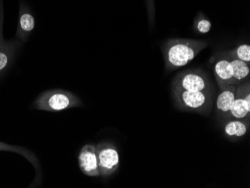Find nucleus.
<instances>
[{"label":"nucleus","instance_id":"1","mask_svg":"<svg viewBox=\"0 0 250 188\" xmlns=\"http://www.w3.org/2000/svg\"><path fill=\"white\" fill-rule=\"evenodd\" d=\"M208 42L193 39H171L162 47L166 71H174L194 60Z\"/></svg>","mask_w":250,"mask_h":188},{"label":"nucleus","instance_id":"2","mask_svg":"<svg viewBox=\"0 0 250 188\" xmlns=\"http://www.w3.org/2000/svg\"><path fill=\"white\" fill-rule=\"evenodd\" d=\"M176 107L182 111L209 115L213 107V91H182L172 89Z\"/></svg>","mask_w":250,"mask_h":188},{"label":"nucleus","instance_id":"3","mask_svg":"<svg viewBox=\"0 0 250 188\" xmlns=\"http://www.w3.org/2000/svg\"><path fill=\"white\" fill-rule=\"evenodd\" d=\"M83 106L81 99L72 92L63 89H52L40 94L35 102V109L48 112H60Z\"/></svg>","mask_w":250,"mask_h":188},{"label":"nucleus","instance_id":"4","mask_svg":"<svg viewBox=\"0 0 250 188\" xmlns=\"http://www.w3.org/2000/svg\"><path fill=\"white\" fill-rule=\"evenodd\" d=\"M172 89L182 91H213L208 76L201 69H189L175 76Z\"/></svg>","mask_w":250,"mask_h":188},{"label":"nucleus","instance_id":"5","mask_svg":"<svg viewBox=\"0 0 250 188\" xmlns=\"http://www.w3.org/2000/svg\"><path fill=\"white\" fill-rule=\"evenodd\" d=\"M97 159L100 175L108 178L117 172L120 164L119 151L113 143L101 142L97 144Z\"/></svg>","mask_w":250,"mask_h":188},{"label":"nucleus","instance_id":"6","mask_svg":"<svg viewBox=\"0 0 250 188\" xmlns=\"http://www.w3.org/2000/svg\"><path fill=\"white\" fill-rule=\"evenodd\" d=\"M4 5L3 0H0V77L10 68L21 42L18 39L6 41L3 37Z\"/></svg>","mask_w":250,"mask_h":188},{"label":"nucleus","instance_id":"7","mask_svg":"<svg viewBox=\"0 0 250 188\" xmlns=\"http://www.w3.org/2000/svg\"><path fill=\"white\" fill-rule=\"evenodd\" d=\"M250 121V81L236 86L235 98L229 119Z\"/></svg>","mask_w":250,"mask_h":188},{"label":"nucleus","instance_id":"8","mask_svg":"<svg viewBox=\"0 0 250 188\" xmlns=\"http://www.w3.org/2000/svg\"><path fill=\"white\" fill-rule=\"evenodd\" d=\"M78 162L84 175L90 177L100 176L95 146L92 144L84 146L79 154Z\"/></svg>","mask_w":250,"mask_h":188},{"label":"nucleus","instance_id":"9","mask_svg":"<svg viewBox=\"0 0 250 188\" xmlns=\"http://www.w3.org/2000/svg\"><path fill=\"white\" fill-rule=\"evenodd\" d=\"M18 28L15 38L21 42H26L36 26V20L27 5L23 2L20 3Z\"/></svg>","mask_w":250,"mask_h":188},{"label":"nucleus","instance_id":"10","mask_svg":"<svg viewBox=\"0 0 250 188\" xmlns=\"http://www.w3.org/2000/svg\"><path fill=\"white\" fill-rule=\"evenodd\" d=\"M213 74L220 90L233 85V71L229 59L223 53L213 65Z\"/></svg>","mask_w":250,"mask_h":188},{"label":"nucleus","instance_id":"11","mask_svg":"<svg viewBox=\"0 0 250 188\" xmlns=\"http://www.w3.org/2000/svg\"><path fill=\"white\" fill-rule=\"evenodd\" d=\"M236 86L229 85L220 90V95L216 102V111L220 122H226L229 118L230 111L232 108L235 98Z\"/></svg>","mask_w":250,"mask_h":188},{"label":"nucleus","instance_id":"12","mask_svg":"<svg viewBox=\"0 0 250 188\" xmlns=\"http://www.w3.org/2000/svg\"><path fill=\"white\" fill-rule=\"evenodd\" d=\"M250 128V121L231 119L224 122L225 136L231 140L241 138L247 135Z\"/></svg>","mask_w":250,"mask_h":188},{"label":"nucleus","instance_id":"13","mask_svg":"<svg viewBox=\"0 0 250 188\" xmlns=\"http://www.w3.org/2000/svg\"><path fill=\"white\" fill-rule=\"evenodd\" d=\"M0 151H10V152L17 153V154H21L22 157H24L36 169V173H37V179L39 180L41 177L40 164H39L37 157L32 151H29V149L24 148V147L11 146L7 144V143H2V142H0Z\"/></svg>","mask_w":250,"mask_h":188},{"label":"nucleus","instance_id":"14","mask_svg":"<svg viewBox=\"0 0 250 188\" xmlns=\"http://www.w3.org/2000/svg\"><path fill=\"white\" fill-rule=\"evenodd\" d=\"M229 60L232 67L233 85H238L250 81V64L236 59Z\"/></svg>","mask_w":250,"mask_h":188},{"label":"nucleus","instance_id":"15","mask_svg":"<svg viewBox=\"0 0 250 188\" xmlns=\"http://www.w3.org/2000/svg\"><path fill=\"white\" fill-rule=\"evenodd\" d=\"M225 54L228 58L241 60L250 64V46L248 43L240 44Z\"/></svg>","mask_w":250,"mask_h":188},{"label":"nucleus","instance_id":"16","mask_svg":"<svg viewBox=\"0 0 250 188\" xmlns=\"http://www.w3.org/2000/svg\"><path fill=\"white\" fill-rule=\"evenodd\" d=\"M194 26L198 32L201 34H206L211 29V23L202 14H199V16L195 20Z\"/></svg>","mask_w":250,"mask_h":188}]
</instances>
